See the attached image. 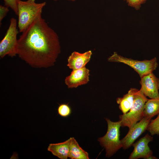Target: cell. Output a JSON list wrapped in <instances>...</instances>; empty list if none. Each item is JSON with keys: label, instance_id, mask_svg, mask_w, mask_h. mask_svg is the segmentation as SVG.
<instances>
[{"label": "cell", "instance_id": "6da1fadb", "mask_svg": "<svg viewBox=\"0 0 159 159\" xmlns=\"http://www.w3.org/2000/svg\"><path fill=\"white\" fill-rule=\"evenodd\" d=\"M39 14L18 39L17 55L32 67L53 66L61 52L57 33Z\"/></svg>", "mask_w": 159, "mask_h": 159}, {"label": "cell", "instance_id": "44dd1931", "mask_svg": "<svg viewBox=\"0 0 159 159\" xmlns=\"http://www.w3.org/2000/svg\"><path fill=\"white\" fill-rule=\"evenodd\" d=\"M53 0L54 1H57L58 0ZM68 0L69 1H75L76 0Z\"/></svg>", "mask_w": 159, "mask_h": 159}, {"label": "cell", "instance_id": "2e32d148", "mask_svg": "<svg viewBox=\"0 0 159 159\" xmlns=\"http://www.w3.org/2000/svg\"><path fill=\"white\" fill-rule=\"evenodd\" d=\"M147 130L152 136L155 135H159V114L156 118L151 120Z\"/></svg>", "mask_w": 159, "mask_h": 159}, {"label": "cell", "instance_id": "ac0fdd59", "mask_svg": "<svg viewBox=\"0 0 159 159\" xmlns=\"http://www.w3.org/2000/svg\"><path fill=\"white\" fill-rule=\"evenodd\" d=\"M4 5L10 8L14 13L17 15V4L18 0H3Z\"/></svg>", "mask_w": 159, "mask_h": 159}, {"label": "cell", "instance_id": "4fadbf2b", "mask_svg": "<svg viewBox=\"0 0 159 159\" xmlns=\"http://www.w3.org/2000/svg\"><path fill=\"white\" fill-rule=\"evenodd\" d=\"M138 90L136 88H131L123 97L117 99L119 109L123 114L127 112L131 108L134 101L135 94Z\"/></svg>", "mask_w": 159, "mask_h": 159}, {"label": "cell", "instance_id": "30bf717a", "mask_svg": "<svg viewBox=\"0 0 159 159\" xmlns=\"http://www.w3.org/2000/svg\"><path fill=\"white\" fill-rule=\"evenodd\" d=\"M90 70L85 67L73 70L65 80V83L69 88H75L85 84L89 81Z\"/></svg>", "mask_w": 159, "mask_h": 159}, {"label": "cell", "instance_id": "9a60e30c", "mask_svg": "<svg viewBox=\"0 0 159 159\" xmlns=\"http://www.w3.org/2000/svg\"><path fill=\"white\" fill-rule=\"evenodd\" d=\"M69 158L72 159H89L88 153L79 145L73 137L70 138Z\"/></svg>", "mask_w": 159, "mask_h": 159}, {"label": "cell", "instance_id": "277c9868", "mask_svg": "<svg viewBox=\"0 0 159 159\" xmlns=\"http://www.w3.org/2000/svg\"><path fill=\"white\" fill-rule=\"evenodd\" d=\"M148 100L139 90L135 94L133 104L129 111L119 116L121 127H127L130 129L144 117L145 105Z\"/></svg>", "mask_w": 159, "mask_h": 159}, {"label": "cell", "instance_id": "3957f363", "mask_svg": "<svg viewBox=\"0 0 159 159\" xmlns=\"http://www.w3.org/2000/svg\"><path fill=\"white\" fill-rule=\"evenodd\" d=\"M105 120L107 124V131L103 137L99 138L98 140L100 145L106 150V156L109 158L122 148L120 139V122H113L107 118Z\"/></svg>", "mask_w": 159, "mask_h": 159}, {"label": "cell", "instance_id": "5b68a950", "mask_svg": "<svg viewBox=\"0 0 159 159\" xmlns=\"http://www.w3.org/2000/svg\"><path fill=\"white\" fill-rule=\"evenodd\" d=\"M110 62L121 63L133 68L140 77L153 72L158 66L157 60L155 57L150 60L139 61L123 57L114 52L108 59Z\"/></svg>", "mask_w": 159, "mask_h": 159}, {"label": "cell", "instance_id": "5bb4252c", "mask_svg": "<svg viewBox=\"0 0 159 159\" xmlns=\"http://www.w3.org/2000/svg\"><path fill=\"white\" fill-rule=\"evenodd\" d=\"M159 114V98L148 99L145 103L143 112L144 117L151 119Z\"/></svg>", "mask_w": 159, "mask_h": 159}, {"label": "cell", "instance_id": "8992f818", "mask_svg": "<svg viewBox=\"0 0 159 159\" xmlns=\"http://www.w3.org/2000/svg\"><path fill=\"white\" fill-rule=\"evenodd\" d=\"M17 22L14 17L11 18L9 26L6 33L0 42V57L6 55L13 57L17 55L18 40Z\"/></svg>", "mask_w": 159, "mask_h": 159}, {"label": "cell", "instance_id": "ba28073f", "mask_svg": "<svg viewBox=\"0 0 159 159\" xmlns=\"http://www.w3.org/2000/svg\"><path fill=\"white\" fill-rule=\"evenodd\" d=\"M151 120L143 117L129 129L126 136L121 140L123 149H127L132 145L135 140L147 130Z\"/></svg>", "mask_w": 159, "mask_h": 159}, {"label": "cell", "instance_id": "ffe728a7", "mask_svg": "<svg viewBox=\"0 0 159 159\" xmlns=\"http://www.w3.org/2000/svg\"><path fill=\"white\" fill-rule=\"evenodd\" d=\"M9 11V7L7 6H3L1 5H0V23H1L3 19L6 16L8 12Z\"/></svg>", "mask_w": 159, "mask_h": 159}, {"label": "cell", "instance_id": "d6986e66", "mask_svg": "<svg viewBox=\"0 0 159 159\" xmlns=\"http://www.w3.org/2000/svg\"><path fill=\"white\" fill-rule=\"evenodd\" d=\"M127 3L128 5L135 8L136 10H138L141 6V5L145 3L147 0H124Z\"/></svg>", "mask_w": 159, "mask_h": 159}, {"label": "cell", "instance_id": "e0dca14e", "mask_svg": "<svg viewBox=\"0 0 159 159\" xmlns=\"http://www.w3.org/2000/svg\"><path fill=\"white\" fill-rule=\"evenodd\" d=\"M57 112L58 114L63 117H67L71 114V109L68 104H62L59 105Z\"/></svg>", "mask_w": 159, "mask_h": 159}, {"label": "cell", "instance_id": "7c38bea8", "mask_svg": "<svg viewBox=\"0 0 159 159\" xmlns=\"http://www.w3.org/2000/svg\"><path fill=\"white\" fill-rule=\"evenodd\" d=\"M70 138L62 143L50 144L47 149L54 155L61 159H67L69 157Z\"/></svg>", "mask_w": 159, "mask_h": 159}, {"label": "cell", "instance_id": "8fae6325", "mask_svg": "<svg viewBox=\"0 0 159 159\" xmlns=\"http://www.w3.org/2000/svg\"><path fill=\"white\" fill-rule=\"evenodd\" d=\"M92 54L90 50L83 53L74 52L68 58L67 66L73 70L84 67L90 61Z\"/></svg>", "mask_w": 159, "mask_h": 159}, {"label": "cell", "instance_id": "7a4b0ae2", "mask_svg": "<svg viewBox=\"0 0 159 159\" xmlns=\"http://www.w3.org/2000/svg\"><path fill=\"white\" fill-rule=\"evenodd\" d=\"M46 2L37 3L35 0L23 1L18 0L17 26L19 32L22 33L33 22L40 13H42Z\"/></svg>", "mask_w": 159, "mask_h": 159}, {"label": "cell", "instance_id": "52a82bcc", "mask_svg": "<svg viewBox=\"0 0 159 159\" xmlns=\"http://www.w3.org/2000/svg\"><path fill=\"white\" fill-rule=\"evenodd\" d=\"M139 90L150 99L159 98V79L153 72L140 77Z\"/></svg>", "mask_w": 159, "mask_h": 159}, {"label": "cell", "instance_id": "9c48e42d", "mask_svg": "<svg viewBox=\"0 0 159 159\" xmlns=\"http://www.w3.org/2000/svg\"><path fill=\"white\" fill-rule=\"evenodd\" d=\"M153 138L148 133L140 138L132 145L134 149L129 157V159L143 158L150 159L153 152L148 145L149 143L152 141Z\"/></svg>", "mask_w": 159, "mask_h": 159}]
</instances>
